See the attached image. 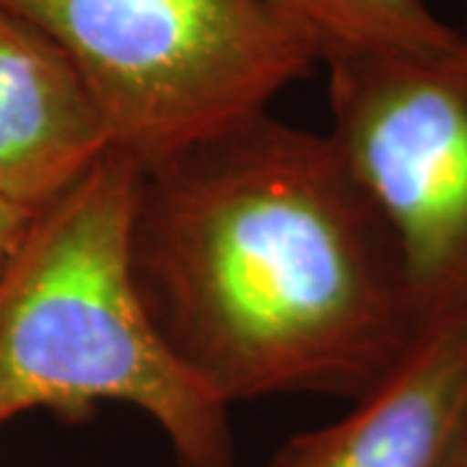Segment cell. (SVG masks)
Returning a JSON list of instances; mask_svg holds the SVG:
<instances>
[{
  "instance_id": "1",
  "label": "cell",
  "mask_w": 467,
  "mask_h": 467,
  "mask_svg": "<svg viewBox=\"0 0 467 467\" xmlns=\"http://www.w3.org/2000/svg\"><path fill=\"white\" fill-rule=\"evenodd\" d=\"M130 263L169 348L229 408L356 400L423 327L330 135L267 112L138 171Z\"/></svg>"
},
{
  "instance_id": "2",
  "label": "cell",
  "mask_w": 467,
  "mask_h": 467,
  "mask_svg": "<svg viewBox=\"0 0 467 467\" xmlns=\"http://www.w3.org/2000/svg\"><path fill=\"white\" fill-rule=\"evenodd\" d=\"M138 171L107 150L0 267V429L36 410L84 423L119 402L156 423L177 467H239L229 405L169 348L135 284Z\"/></svg>"
},
{
  "instance_id": "3",
  "label": "cell",
  "mask_w": 467,
  "mask_h": 467,
  "mask_svg": "<svg viewBox=\"0 0 467 467\" xmlns=\"http://www.w3.org/2000/svg\"><path fill=\"white\" fill-rule=\"evenodd\" d=\"M66 52L140 169L267 112L317 52L275 0H0Z\"/></svg>"
},
{
  "instance_id": "4",
  "label": "cell",
  "mask_w": 467,
  "mask_h": 467,
  "mask_svg": "<svg viewBox=\"0 0 467 467\" xmlns=\"http://www.w3.org/2000/svg\"><path fill=\"white\" fill-rule=\"evenodd\" d=\"M330 140L389 234L420 322L467 306V34L327 63Z\"/></svg>"
},
{
  "instance_id": "5",
  "label": "cell",
  "mask_w": 467,
  "mask_h": 467,
  "mask_svg": "<svg viewBox=\"0 0 467 467\" xmlns=\"http://www.w3.org/2000/svg\"><path fill=\"white\" fill-rule=\"evenodd\" d=\"M467 418V306L420 327L343 418L284 441L265 467H450Z\"/></svg>"
},
{
  "instance_id": "6",
  "label": "cell",
  "mask_w": 467,
  "mask_h": 467,
  "mask_svg": "<svg viewBox=\"0 0 467 467\" xmlns=\"http://www.w3.org/2000/svg\"><path fill=\"white\" fill-rule=\"evenodd\" d=\"M109 149L66 52L0 5V198L36 213Z\"/></svg>"
},
{
  "instance_id": "7",
  "label": "cell",
  "mask_w": 467,
  "mask_h": 467,
  "mask_svg": "<svg viewBox=\"0 0 467 467\" xmlns=\"http://www.w3.org/2000/svg\"><path fill=\"white\" fill-rule=\"evenodd\" d=\"M322 66L379 52L436 50L460 32L426 0H275Z\"/></svg>"
},
{
  "instance_id": "8",
  "label": "cell",
  "mask_w": 467,
  "mask_h": 467,
  "mask_svg": "<svg viewBox=\"0 0 467 467\" xmlns=\"http://www.w3.org/2000/svg\"><path fill=\"white\" fill-rule=\"evenodd\" d=\"M32 216L34 213H29V211H24V208H18L14 202L0 198V267L5 265L8 254L18 244L21 234L26 232Z\"/></svg>"
},
{
  "instance_id": "9",
  "label": "cell",
  "mask_w": 467,
  "mask_h": 467,
  "mask_svg": "<svg viewBox=\"0 0 467 467\" xmlns=\"http://www.w3.org/2000/svg\"><path fill=\"white\" fill-rule=\"evenodd\" d=\"M450 467H467V418H465V426H462V434H460V441H457V450H454V457H451Z\"/></svg>"
},
{
  "instance_id": "10",
  "label": "cell",
  "mask_w": 467,
  "mask_h": 467,
  "mask_svg": "<svg viewBox=\"0 0 467 467\" xmlns=\"http://www.w3.org/2000/svg\"><path fill=\"white\" fill-rule=\"evenodd\" d=\"M465 34H467V26H465Z\"/></svg>"
}]
</instances>
